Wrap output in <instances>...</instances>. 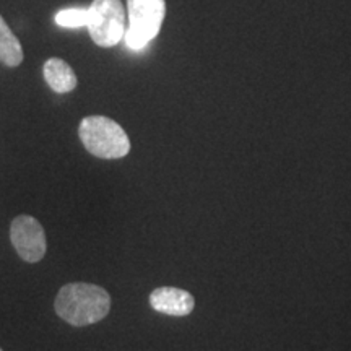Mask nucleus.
<instances>
[{"label": "nucleus", "instance_id": "obj_1", "mask_svg": "<svg viewBox=\"0 0 351 351\" xmlns=\"http://www.w3.org/2000/svg\"><path fill=\"white\" fill-rule=\"evenodd\" d=\"M54 307L57 315L70 326L85 327L106 317L111 309V296L96 285L70 283L60 288Z\"/></svg>", "mask_w": 351, "mask_h": 351}, {"label": "nucleus", "instance_id": "obj_2", "mask_svg": "<svg viewBox=\"0 0 351 351\" xmlns=\"http://www.w3.org/2000/svg\"><path fill=\"white\" fill-rule=\"evenodd\" d=\"M83 147L93 156L103 160H119L129 155L130 140L116 121L104 116L85 117L78 127Z\"/></svg>", "mask_w": 351, "mask_h": 351}, {"label": "nucleus", "instance_id": "obj_3", "mask_svg": "<svg viewBox=\"0 0 351 351\" xmlns=\"http://www.w3.org/2000/svg\"><path fill=\"white\" fill-rule=\"evenodd\" d=\"M129 26L125 44L132 51H142L160 33L166 15L165 0H127Z\"/></svg>", "mask_w": 351, "mask_h": 351}, {"label": "nucleus", "instance_id": "obj_4", "mask_svg": "<svg viewBox=\"0 0 351 351\" xmlns=\"http://www.w3.org/2000/svg\"><path fill=\"white\" fill-rule=\"evenodd\" d=\"M88 32L99 47H112L125 36V8L121 0H93Z\"/></svg>", "mask_w": 351, "mask_h": 351}, {"label": "nucleus", "instance_id": "obj_5", "mask_svg": "<svg viewBox=\"0 0 351 351\" xmlns=\"http://www.w3.org/2000/svg\"><path fill=\"white\" fill-rule=\"evenodd\" d=\"M10 239L19 256L28 263H36L46 254V232L41 223L29 215H20L10 225Z\"/></svg>", "mask_w": 351, "mask_h": 351}, {"label": "nucleus", "instance_id": "obj_6", "mask_svg": "<svg viewBox=\"0 0 351 351\" xmlns=\"http://www.w3.org/2000/svg\"><path fill=\"white\" fill-rule=\"evenodd\" d=\"M150 306L161 314L184 317L194 311L195 301L186 289L156 288L150 295Z\"/></svg>", "mask_w": 351, "mask_h": 351}, {"label": "nucleus", "instance_id": "obj_7", "mask_svg": "<svg viewBox=\"0 0 351 351\" xmlns=\"http://www.w3.org/2000/svg\"><path fill=\"white\" fill-rule=\"evenodd\" d=\"M44 80H46L47 85L51 86L52 91L56 93L64 95L73 91L78 85L77 75L73 72L72 67L65 62L62 59H57V57H52V59L46 60L43 67Z\"/></svg>", "mask_w": 351, "mask_h": 351}, {"label": "nucleus", "instance_id": "obj_8", "mask_svg": "<svg viewBox=\"0 0 351 351\" xmlns=\"http://www.w3.org/2000/svg\"><path fill=\"white\" fill-rule=\"evenodd\" d=\"M0 62L7 67H19L23 62V47L2 15H0Z\"/></svg>", "mask_w": 351, "mask_h": 351}, {"label": "nucleus", "instance_id": "obj_9", "mask_svg": "<svg viewBox=\"0 0 351 351\" xmlns=\"http://www.w3.org/2000/svg\"><path fill=\"white\" fill-rule=\"evenodd\" d=\"M88 21H90L88 8H65L57 12L56 15V23L62 28H82L88 26Z\"/></svg>", "mask_w": 351, "mask_h": 351}, {"label": "nucleus", "instance_id": "obj_10", "mask_svg": "<svg viewBox=\"0 0 351 351\" xmlns=\"http://www.w3.org/2000/svg\"><path fill=\"white\" fill-rule=\"evenodd\" d=\"M0 351H2V348H0Z\"/></svg>", "mask_w": 351, "mask_h": 351}]
</instances>
